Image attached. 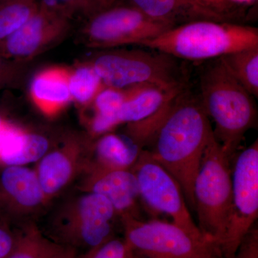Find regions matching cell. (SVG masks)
Instances as JSON below:
<instances>
[{
    "label": "cell",
    "instance_id": "6da1fadb",
    "mask_svg": "<svg viewBox=\"0 0 258 258\" xmlns=\"http://www.w3.org/2000/svg\"><path fill=\"white\" fill-rule=\"evenodd\" d=\"M214 136L200 97L185 88L176 97L147 149L179 183L195 210L193 188L204 153Z\"/></svg>",
    "mask_w": 258,
    "mask_h": 258
},
{
    "label": "cell",
    "instance_id": "7a4b0ae2",
    "mask_svg": "<svg viewBox=\"0 0 258 258\" xmlns=\"http://www.w3.org/2000/svg\"><path fill=\"white\" fill-rule=\"evenodd\" d=\"M200 98L215 123V139L233 159L244 134L255 125L257 110L252 96L217 58L202 71Z\"/></svg>",
    "mask_w": 258,
    "mask_h": 258
},
{
    "label": "cell",
    "instance_id": "3957f363",
    "mask_svg": "<svg viewBox=\"0 0 258 258\" xmlns=\"http://www.w3.org/2000/svg\"><path fill=\"white\" fill-rule=\"evenodd\" d=\"M141 45L176 59L211 60L258 46V30L223 21L198 20L169 29Z\"/></svg>",
    "mask_w": 258,
    "mask_h": 258
},
{
    "label": "cell",
    "instance_id": "277c9868",
    "mask_svg": "<svg viewBox=\"0 0 258 258\" xmlns=\"http://www.w3.org/2000/svg\"><path fill=\"white\" fill-rule=\"evenodd\" d=\"M232 160L214 135L204 153L194 182L199 228L220 253L232 212Z\"/></svg>",
    "mask_w": 258,
    "mask_h": 258
},
{
    "label": "cell",
    "instance_id": "5b68a950",
    "mask_svg": "<svg viewBox=\"0 0 258 258\" xmlns=\"http://www.w3.org/2000/svg\"><path fill=\"white\" fill-rule=\"evenodd\" d=\"M116 217L105 197L80 191L51 210L46 218V236L64 247L88 251L114 237Z\"/></svg>",
    "mask_w": 258,
    "mask_h": 258
},
{
    "label": "cell",
    "instance_id": "8992f818",
    "mask_svg": "<svg viewBox=\"0 0 258 258\" xmlns=\"http://www.w3.org/2000/svg\"><path fill=\"white\" fill-rule=\"evenodd\" d=\"M152 50L104 51L89 61L105 86L109 87L124 89L147 84L173 88L186 85L178 59Z\"/></svg>",
    "mask_w": 258,
    "mask_h": 258
},
{
    "label": "cell",
    "instance_id": "52a82bcc",
    "mask_svg": "<svg viewBox=\"0 0 258 258\" xmlns=\"http://www.w3.org/2000/svg\"><path fill=\"white\" fill-rule=\"evenodd\" d=\"M125 242L134 258H222L208 240L171 222L120 217Z\"/></svg>",
    "mask_w": 258,
    "mask_h": 258
},
{
    "label": "cell",
    "instance_id": "ba28073f",
    "mask_svg": "<svg viewBox=\"0 0 258 258\" xmlns=\"http://www.w3.org/2000/svg\"><path fill=\"white\" fill-rule=\"evenodd\" d=\"M172 28V25L150 18L132 5H118L99 11L86 20L80 38L91 48L112 49L141 45Z\"/></svg>",
    "mask_w": 258,
    "mask_h": 258
},
{
    "label": "cell",
    "instance_id": "9c48e42d",
    "mask_svg": "<svg viewBox=\"0 0 258 258\" xmlns=\"http://www.w3.org/2000/svg\"><path fill=\"white\" fill-rule=\"evenodd\" d=\"M232 167V205L230 224L220 248L232 258L258 217V142L237 154Z\"/></svg>",
    "mask_w": 258,
    "mask_h": 258
},
{
    "label": "cell",
    "instance_id": "30bf717a",
    "mask_svg": "<svg viewBox=\"0 0 258 258\" xmlns=\"http://www.w3.org/2000/svg\"><path fill=\"white\" fill-rule=\"evenodd\" d=\"M132 169L138 181L140 199L149 208L170 217L171 222L195 237L208 240L190 215L179 183L147 149H142Z\"/></svg>",
    "mask_w": 258,
    "mask_h": 258
},
{
    "label": "cell",
    "instance_id": "8fae6325",
    "mask_svg": "<svg viewBox=\"0 0 258 258\" xmlns=\"http://www.w3.org/2000/svg\"><path fill=\"white\" fill-rule=\"evenodd\" d=\"M92 141L86 134L66 132L38 161L35 171L49 205L82 175Z\"/></svg>",
    "mask_w": 258,
    "mask_h": 258
},
{
    "label": "cell",
    "instance_id": "7c38bea8",
    "mask_svg": "<svg viewBox=\"0 0 258 258\" xmlns=\"http://www.w3.org/2000/svg\"><path fill=\"white\" fill-rule=\"evenodd\" d=\"M48 206L35 170L25 166L0 168V215L12 225L32 222Z\"/></svg>",
    "mask_w": 258,
    "mask_h": 258
},
{
    "label": "cell",
    "instance_id": "4fadbf2b",
    "mask_svg": "<svg viewBox=\"0 0 258 258\" xmlns=\"http://www.w3.org/2000/svg\"><path fill=\"white\" fill-rule=\"evenodd\" d=\"M72 23L39 7L21 28L0 41V55L26 64L64 40Z\"/></svg>",
    "mask_w": 258,
    "mask_h": 258
},
{
    "label": "cell",
    "instance_id": "5bb4252c",
    "mask_svg": "<svg viewBox=\"0 0 258 258\" xmlns=\"http://www.w3.org/2000/svg\"><path fill=\"white\" fill-rule=\"evenodd\" d=\"M79 191L101 195L111 203L118 217H137L140 199L138 181L132 169H91L81 176Z\"/></svg>",
    "mask_w": 258,
    "mask_h": 258
},
{
    "label": "cell",
    "instance_id": "9a60e30c",
    "mask_svg": "<svg viewBox=\"0 0 258 258\" xmlns=\"http://www.w3.org/2000/svg\"><path fill=\"white\" fill-rule=\"evenodd\" d=\"M48 137L5 120L0 134V168L38 162L52 147Z\"/></svg>",
    "mask_w": 258,
    "mask_h": 258
},
{
    "label": "cell",
    "instance_id": "2e32d148",
    "mask_svg": "<svg viewBox=\"0 0 258 258\" xmlns=\"http://www.w3.org/2000/svg\"><path fill=\"white\" fill-rule=\"evenodd\" d=\"M69 72L64 66H50L37 71L30 81V101L47 118L57 116L72 102Z\"/></svg>",
    "mask_w": 258,
    "mask_h": 258
},
{
    "label": "cell",
    "instance_id": "e0dca14e",
    "mask_svg": "<svg viewBox=\"0 0 258 258\" xmlns=\"http://www.w3.org/2000/svg\"><path fill=\"white\" fill-rule=\"evenodd\" d=\"M133 6L154 20L173 27L198 21H223L224 17L207 0H131Z\"/></svg>",
    "mask_w": 258,
    "mask_h": 258
},
{
    "label": "cell",
    "instance_id": "ac0fdd59",
    "mask_svg": "<svg viewBox=\"0 0 258 258\" xmlns=\"http://www.w3.org/2000/svg\"><path fill=\"white\" fill-rule=\"evenodd\" d=\"M142 150L125 134H104L91 142L85 171L91 169H132Z\"/></svg>",
    "mask_w": 258,
    "mask_h": 258
},
{
    "label": "cell",
    "instance_id": "d6986e66",
    "mask_svg": "<svg viewBox=\"0 0 258 258\" xmlns=\"http://www.w3.org/2000/svg\"><path fill=\"white\" fill-rule=\"evenodd\" d=\"M186 88V85L166 88L139 85L126 88V98L118 114L121 123H134L149 118Z\"/></svg>",
    "mask_w": 258,
    "mask_h": 258
},
{
    "label": "cell",
    "instance_id": "ffe728a7",
    "mask_svg": "<svg viewBox=\"0 0 258 258\" xmlns=\"http://www.w3.org/2000/svg\"><path fill=\"white\" fill-rule=\"evenodd\" d=\"M64 249L30 222L20 226L18 242L7 258H54Z\"/></svg>",
    "mask_w": 258,
    "mask_h": 258
},
{
    "label": "cell",
    "instance_id": "44dd1931",
    "mask_svg": "<svg viewBox=\"0 0 258 258\" xmlns=\"http://www.w3.org/2000/svg\"><path fill=\"white\" fill-rule=\"evenodd\" d=\"M69 85L72 102L81 110L91 106L105 85L90 61L69 68Z\"/></svg>",
    "mask_w": 258,
    "mask_h": 258
},
{
    "label": "cell",
    "instance_id": "7402d4cb",
    "mask_svg": "<svg viewBox=\"0 0 258 258\" xmlns=\"http://www.w3.org/2000/svg\"><path fill=\"white\" fill-rule=\"evenodd\" d=\"M230 74L251 95L258 96V46L220 57Z\"/></svg>",
    "mask_w": 258,
    "mask_h": 258
},
{
    "label": "cell",
    "instance_id": "603a6c76",
    "mask_svg": "<svg viewBox=\"0 0 258 258\" xmlns=\"http://www.w3.org/2000/svg\"><path fill=\"white\" fill-rule=\"evenodd\" d=\"M39 9L37 0H3L0 3V41L26 23Z\"/></svg>",
    "mask_w": 258,
    "mask_h": 258
},
{
    "label": "cell",
    "instance_id": "cb8c5ba5",
    "mask_svg": "<svg viewBox=\"0 0 258 258\" xmlns=\"http://www.w3.org/2000/svg\"><path fill=\"white\" fill-rule=\"evenodd\" d=\"M41 9L73 22L85 21L100 11L95 0H40Z\"/></svg>",
    "mask_w": 258,
    "mask_h": 258
},
{
    "label": "cell",
    "instance_id": "d4e9b609",
    "mask_svg": "<svg viewBox=\"0 0 258 258\" xmlns=\"http://www.w3.org/2000/svg\"><path fill=\"white\" fill-rule=\"evenodd\" d=\"M130 252L124 238L113 237L86 251L81 258H126Z\"/></svg>",
    "mask_w": 258,
    "mask_h": 258
},
{
    "label": "cell",
    "instance_id": "484cf974",
    "mask_svg": "<svg viewBox=\"0 0 258 258\" xmlns=\"http://www.w3.org/2000/svg\"><path fill=\"white\" fill-rule=\"evenodd\" d=\"M25 64L0 55V90L18 85L23 79Z\"/></svg>",
    "mask_w": 258,
    "mask_h": 258
},
{
    "label": "cell",
    "instance_id": "4316f807",
    "mask_svg": "<svg viewBox=\"0 0 258 258\" xmlns=\"http://www.w3.org/2000/svg\"><path fill=\"white\" fill-rule=\"evenodd\" d=\"M19 230L0 215V258H7L13 252L18 242Z\"/></svg>",
    "mask_w": 258,
    "mask_h": 258
},
{
    "label": "cell",
    "instance_id": "83f0119b",
    "mask_svg": "<svg viewBox=\"0 0 258 258\" xmlns=\"http://www.w3.org/2000/svg\"><path fill=\"white\" fill-rule=\"evenodd\" d=\"M232 258H258V229L255 225L244 237Z\"/></svg>",
    "mask_w": 258,
    "mask_h": 258
},
{
    "label": "cell",
    "instance_id": "f1b7e54d",
    "mask_svg": "<svg viewBox=\"0 0 258 258\" xmlns=\"http://www.w3.org/2000/svg\"><path fill=\"white\" fill-rule=\"evenodd\" d=\"M100 11L109 9L115 5H119L120 0H95Z\"/></svg>",
    "mask_w": 258,
    "mask_h": 258
},
{
    "label": "cell",
    "instance_id": "f546056e",
    "mask_svg": "<svg viewBox=\"0 0 258 258\" xmlns=\"http://www.w3.org/2000/svg\"><path fill=\"white\" fill-rule=\"evenodd\" d=\"M54 258H77L76 250L69 247H64L63 250Z\"/></svg>",
    "mask_w": 258,
    "mask_h": 258
},
{
    "label": "cell",
    "instance_id": "4dcf8cb0",
    "mask_svg": "<svg viewBox=\"0 0 258 258\" xmlns=\"http://www.w3.org/2000/svg\"><path fill=\"white\" fill-rule=\"evenodd\" d=\"M5 120H6V117H5L3 111L0 110V133H1L2 128H3V125L4 124Z\"/></svg>",
    "mask_w": 258,
    "mask_h": 258
},
{
    "label": "cell",
    "instance_id": "1f68e13d",
    "mask_svg": "<svg viewBox=\"0 0 258 258\" xmlns=\"http://www.w3.org/2000/svg\"><path fill=\"white\" fill-rule=\"evenodd\" d=\"M126 258H134L133 254H132V252H131V250L130 252H129L128 256H127Z\"/></svg>",
    "mask_w": 258,
    "mask_h": 258
},
{
    "label": "cell",
    "instance_id": "d6a6232c",
    "mask_svg": "<svg viewBox=\"0 0 258 258\" xmlns=\"http://www.w3.org/2000/svg\"><path fill=\"white\" fill-rule=\"evenodd\" d=\"M2 1H3V0H0V3H1Z\"/></svg>",
    "mask_w": 258,
    "mask_h": 258
}]
</instances>
